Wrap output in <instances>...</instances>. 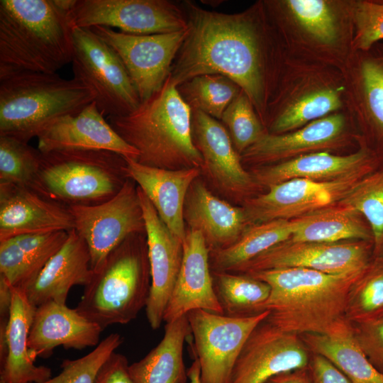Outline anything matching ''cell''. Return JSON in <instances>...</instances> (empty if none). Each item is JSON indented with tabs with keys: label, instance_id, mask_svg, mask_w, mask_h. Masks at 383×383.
Here are the masks:
<instances>
[{
	"label": "cell",
	"instance_id": "e0dca14e",
	"mask_svg": "<svg viewBox=\"0 0 383 383\" xmlns=\"http://www.w3.org/2000/svg\"><path fill=\"white\" fill-rule=\"evenodd\" d=\"M145 226L151 287L145 307L152 329H158L179 275L183 259V241L160 218L143 192L137 186Z\"/></svg>",
	"mask_w": 383,
	"mask_h": 383
},
{
	"label": "cell",
	"instance_id": "f546056e",
	"mask_svg": "<svg viewBox=\"0 0 383 383\" xmlns=\"http://www.w3.org/2000/svg\"><path fill=\"white\" fill-rule=\"evenodd\" d=\"M191 334L187 315L166 323L158 345L140 360L129 365L133 383H186L189 378L183 361V347Z\"/></svg>",
	"mask_w": 383,
	"mask_h": 383
},
{
	"label": "cell",
	"instance_id": "484cf974",
	"mask_svg": "<svg viewBox=\"0 0 383 383\" xmlns=\"http://www.w3.org/2000/svg\"><path fill=\"white\" fill-rule=\"evenodd\" d=\"M345 127L341 114H333L313 121L294 132L265 133L240 155L242 163L269 165L294 158L310 151L334 146L340 139Z\"/></svg>",
	"mask_w": 383,
	"mask_h": 383
},
{
	"label": "cell",
	"instance_id": "277c9868",
	"mask_svg": "<svg viewBox=\"0 0 383 383\" xmlns=\"http://www.w3.org/2000/svg\"><path fill=\"white\" fill-rule=\"evenodd\" d=\"M116 132L139 152L140 164L177 170L204 166L192 132V109L169 76L131 113L108 116Z\"/></svg>",
	"mask_w": 383,
	"mask_h": 383
},
{
	"label": "cell",
	"instance_id": "603a6c76",
	"mask_svg": "<svg viewBox=\"0 0 383 383\" xmlns=\"http://www.w3.org/2000/svg\"><path fill=\"white\" fill-rule=\"evenodd\" d=\"M102 331L75 308L48 301L35 308L28 335V347L36 357H49L58 346L76 350L96 346Z\"/></svg>",
	"mask_w": 383,
	"mask_h": 383
},
{
	"label": "cell",
	"instance_id": "7a4b0ae2",
	"mask_svg": "<svg viewBox=\"0 0 383 383\" xmlns=\"http://www.w3.org/2000/svg\"><path fill=\"white\" fill-rule=\"evenodd\" d=\"M74 0L0 1V79L53 74L72 62Z\"/></svg>",
	"mask_w": 383,
	"mask_h": 383
},
{
	"label": "cell",
	"instance_id": "d6986e66",
	"mask_svg": "<svg viewBox=\"0 0 383 383\" xmlns=\"http://www.w3.org/2000/svg\"><path fill=\"white\" fill-rule=\"evenodd\" d=\"M74 228L68 207L20 185L0 183V240Z\"/></svg>",
	"mask_w": 383,
	"mask_h": 383
},
{
	"label": "cell",
	"instance_id": "8992f818",
	"mask_svg": "<svg viewBox=\"0 0 383 383\" xmlns=\"http://www.w3.org/2000/svg\"><path fill=\"white\" fill-rule=\"evenodd\" d=\"M94 101L79 79L57 74L23 72L0 79V136L28 143L55 119Z\"/></svg>",
	"mask_w": 383,
	"mask_h": 383
},
{
	"label": "cell",
	"instance_id": "9a60e30c",
	"mask_svg": "<svg viewBox=\"0 0 383 383\" xmlns=\"http://www.w3.org/2000/svg\"><path fill=\"white\" fill-rule=\"evenodd\" d=\"M310 357L300 335L283 331L265 318L246 340L230 383H264L275 375L307 367Z\"/></svg>",
	"mask_w": 383,
	"mask_h": 383
},
{
	"label": "cell",
	"instance_id": "52a82bcc",
	"mask_svg": "<svg viewBox=\"0 0 383 383\" xmlns=\"http://www.w3.org/2000/svg\"><path fill=\"white\" fill-rule=\"evenodd\" d=\"M125 158L111 151L62 150L42 153L33 190L65 206H90L113 197L128 179Z\"/></svg>",
	"mask_w": 383,
	"mask_h": 383
},
{
	"label": "cell",
	"instance_id": "9c48e42d",
	"mask_svg": "<svg viewBox=\"0 0 383 383\" xmlns=\"http://www.w3.org/2000/svg\"><path fill=\"white\" fill-rule=\"evenodd\" d=\"M68 209L74 219V229L89 248L93 272L127 238L145 233L137 187L128 178L109 200L90 206H70Z\"/></svg>",
	"mask_w": 383,
	"mask_h": 383
},
{
	"label": "cell",
	"instance_id": "836d02e7",
	"mask_svg": "<svg viewBox=\"0 0 383 383\" xmlns=\"http://www.w3.org/2000/svg\"><path fill=\"white\" fill-rule=\"evenodd\" d=\"M177 89L192 109L199 110L218 121L242 91L233 80L219 74L196 76Z\"/></svg>",
	"mask_w": 383,
	"mask_h": 383
},
{
	"label": "cell",
	"instance_id": "bcb514c9",
	"mask_svg": "<svg viewBox=\"0 0 383 383\" xmlns=\"http://www.w3.org/2000/svg\"><path fill=\"white\" fill-rule=\"evenodd\" d=\"M128 366L126 357L114 352L101 367L94 383H133Z\"/></svg>",
	"mask_w": 383,
	"mask_h": 383
},
{
	"label": "cell",
	"instance_id": "cb8c5ba5",
	"mask_svg": "<svg viewBox=\"0 0 383 383\" xmlns=\"http://www.w3.org/2000/svg\"><path fill=\"white\" fill-rule=\"evenodd\" d=\"M183 216L189 230L201 233L209 251L233 244L249 226L243 207L216 197L199 178L187 192Z\"/></svg>",
	"mask_w": 383,
	"mask_h": 383
},
{
	"label": "cell",
	"instance_id": "3957f363",
	"mask_svg": "<svg viewBox=\"0 0 383 383\" xmlns=\"http://www.w3.org/2000/svg\"><path fill=\"white\" fill-rule=\"evenodd\" d=\"M365 270L329 274L303 267H285L249 273L270 287L264 309L266 320L280 330L296 334H324L345 317L348 292Z\"/></svg>",
	"mask_w": 383,
	"mask_h": 383
},
{
	"label": "cell",
	"instance_id": "30bf717a",
	"mask_svg": "<svg viewBox=\"0 0 383 383\" xmlns=\"http://www.w3.org/2000/svg\"><path fill=\"white\" fill-rule=\"evenodd\" d=\"M269 311L245 317L233 318L202 309L187 316L194 338V358L200 365L201 383H230L241 350L254 328Z\"/></svg>",
	"mask_w": 383,
	"mask_h": 383
},
{
	"label": "cell",
	"instance_id": "44dd1931",
	"mask_svg": "<svg viewBox=\"0 0 383 383\" xmlns=\"http://www.w3.org/2000/svg\"><path fill=\"white\" fill-rule=\"evenodd\" d=\"M35 310L24 291L11 288L7 326L0 331V383H40L51 378L50 368L36 366L28 347Z\"/></svg>",
	"mask_w": 383,
	"mask_h": 383
},
{
	"label": "cell",
	"instance_id": "d4e9b609",
	"mask_svg": "<svg viewBox=\"0 0 383 383\" xmlns=\"http://www.w3.org/2000/svg\"><path fill=\"white\" fill-rule=\"evenodd\" d=\"M93 273L89 248L73 228L68 232L62 248L25 292L35 308L48 301L66 304L71 288L76 285L85 287Z\"/></svg>",
	"mask_w": 383,
	"mask_h": 383
},
{
	"label": "cell",
	"instance_id": "f1b7e54d",
	"mask_svg": "<svg viewBox=\"0 0 383 383\" xmlns=\"http://www.w3.org/2000/svg\"><path fill=\"white\" fill-rule=\"evenodd\" d=\"M300 337L311 353L327 358L352 383H383V373L370 362L356 339L353 323L345 317L324 334Z\"/></svg>",
	"mask_w": 383,
	"mask_h": 383
},
{
	"label": "cell",
	"instance_id": "6da1fadb",
	"mask_svg": "<svg viewBox=\"0 0 383 383\" xmlns=\"http://www.w3.org/2000/svg\"><path fill=\"white\" fill-rule=\"evenodd\" d=\"M187 29L169 77L178 87L190 79L219 74L237 84L260 113L267 84L261 33L248 12L223 13L185 1Z\"/></svg>",
	"mask_w": 383,
	"mask_h": 383
},
{
	"label": "cell",
	"instance_id": "ffe728a7",
	"mask_svg": "<svg viewBox=\"0 0 383 383\" xmlns=\"http://www.w3.org/2000/svg\"><path fill=\"white\" fill-rule=\"evenodd\" d=\"M196 309L223 315L213 290L209 250L201 233L189 229L183 241L181 269L163 321L171 322Z\"/></svg>",
	"mask_w": 383,
	"mask_h": 383
},
{
	"label": "cell",
	"instance_id": "ab89813d",
	"mask_svg": "<svg viewBox=\"0 0 383 383\" xmlns=\"http://www.w3.org/2000/svg\"><path fill=\"white\" fill-rule=\"evenodd\" d=\"M123 341L118 333L109 334L88 354L75 360H65L57 375L40 383H94L102 365Z\"/></svg>",
	"mask_w": 383,
	"mask_h": 383
},
{
	"label": "cell",
	"instance_id": "4316f807",
	"mask_svg": "<svg viewBox=\"0 0 383 383\" xmlns=\"http://www.w3.org/2000/svg\"><path fill=\"white\" fill-rule=\"evenodd\" d=\"M368 155L363 150L347 155L313 152L258 167L251 173L260 187L268 188L293 179L315 182L335 181L368 172Z\"/></svg>",
	"mask_w": 383,
	"mask_h": 383
},
{
	"label": "cell",
	"instance_id": "60d3db41",
	"mask_svg": "<svg viewBox=\"0 0 383 383\" xmlns=\"http://www.w3.org/2000/svg\"><path fill=\"white\" fill-rule=\"evenodd\" d=\"M285 4L301 26L316 40L325 44L335 42V19L324 1L288 0Z\"/></svg>",
	"mask_w": 383,
	"mask_h": 383
},
{
	"label": "cell",
	"instance_id": "83f0119b",
	"mask_svg": "<svg viewBox=\"0 0 383 383\" xmlns=\"http://www.w3.org/2000/svg\"><path fill=\"white\" fill-rule=\"evenodd\" d=\"M68 232L24 234L0 240V280L26 292L64 245Z\"/></svg>",
	"mask_w": 383,
	"mask_h": 383
},
{
	"label": "cell",
	"instance_id": "4fadbf2b",
	"mask_svg": "<svg viewBox=\"0 0 383 383\" xmlns=\"http://www.w3.org/2000/svg\"><path fill=\"white\" fill-rule=\"evenodd\" d=\"M367 172L331 182L287 180L269 187L266 193L247 199L242 207L249 225L295 219L338 204Z\"/></svg>",
	"mask_w": 383,
	"mask_h": 383
},
{
	"label": "cell",
	"instance_id": "7dc6e473",
	"mask_svg": "<svg viewBox=\"0 0 383 383\" xmlns=\"http://www.w3.org/2000/svg\"><path fill=\"white\" fill-rule=\"evenodd\" d=\"M264 383H310L307 367L275 375Z\"/></svg>",
	"mask_w": 383,
	"mask_h": 383
},
{
	"label": "cell",
	"instance_id": "4dcf8cb0",
	"mask_svg": "<svg viewBox=\"0 0 383 383\" xmlns=\"http://www.w3.org/2000/svg\"><path fill=\"white\" fill-rule=\"evenodd\" d=\"M299 223L297 218L249 225L233 244L209 251L211 272H234L260 254L289 239Z\"/></svg>",
	"mask_w": 383,
	"mask_h": 383
},
{
	"label": "cell",
	"instance_id": "74e56055",
	"mask_svg": "<svg viewBox=\"0 0 383 383\" xmlns=\"http://www.w3.org/2000/svg\"><path fill=\"white\" fill-rule=\"evenodd\" d=\"M350 206L369 222L374 250H383V171L362 177L338 203Z\"/></svg>",
	"mask_w": 383,
	"mask_h": 383
},
{
	"label": "cell",
	"instance_id": "7c38bea8",
	"mask_svg": "<svg viewBox=\"0 0 383 383\" xmlns=\"http://www.w3.org/2000/svg\"><path fill=\"white\" fill-rule=\"evenodd\" d=\"M91 29L118 55L141 102L163 86L187 34V30L135 35L106 26H94Z\"/></svg>",
	"mask_w": 383,
	"mask_h": 383
},
{
	"label": "cell",
	"instance_id": "ee69618b",
	"mask_svg": "<svg viewBox=\"0 0 383 383\" xmlns=\"http://www.w3.org/2000/svg\"><path fill=\"white\" fill-rule=\"evenodd\" d=\"M362 78L370 112L383 127V69L374 62H364Z\"/></svg>",
	"mask_w": 383,
	"mask_h": 383
},
{
	"label": "cell",
	"instance_id": "ac0fdd59",
	"mask_svg": "<svg viewBox=\"0 0 383 383\" xmlns=\"http://www.w3.org/2000/svg\"><path fill=\"white\" fill-rule=\"evenodd\" d=\"M94 101L79 111L58 118L38 135V149L107 150L138 160V151L111 126Z\"/></svg>",
	"mask_w": 383,
	"mask_h": 383
},
{
	"label": "cell",
	"instance_id": "1f68e13d",
	"mask_svg": "<svg viewBox=\"0 0 383 383\" xmlns=\"http://www.w3.org/2000/svg\"><path fill=\"white\" fill-rule=\"evenodd\" d=\"M353 208L337 204L298 218L299 223L289 240L294 242L367 240L370 233Z\"/></svg>",
	"mask_w": 383,
	"mask_h": 383
},
{
	"label": "cell",
	"instance_id": "d590c367",
	"mask_svg": "<svg viewBox=\"0 0 383 383\" xmlns=\"http://www.w3.org/2000/svg\"><path fill=\"white\" fill-rule=\"evenodd\" d=\"M42 160V152L28 143L0 136V183L33 189Z\"/></svg>",
	"mask_w": 383,
	"mask_h": 383
},
{
	"label": "cell",
	"instance_id": "5b68a950",
	"mask_svg": "<svg viewBox=\"0 0 383 383\" xmlns=\"http://www.w3.org/2000/svg\"><path fill=\"white\" fill-rule=\"evenodd\" d=\"M150 287L146 235L133 234L94 272L75 309L102 330L127 324L146 307Z\"/></svg>",
	"mask_w": 383,
	"mask_h": 383
},
{
	"label": "cell",
	"instance_id": "8fae6325",
	"mask_svg": "<svg viewBox=\"0 0 383 383\" xmlns=\"http://www.w3.org/2000/svg\"><path fill=\"white\" fill-rule=\"evenodd\" d=\"M70 15L73 28L116 27L135 35L187 29L183 9L167 0H74Z\"/></svg>",
	"mask_w": 383,
	"mask_h": 383
},
{
	"label": "cell",
	"instance_id": "e575fe53",
	"mask_svg": "<svg viewBox=\"0 0 383 383\" xmlns=\"http://www.w3.org/2000/svg\"><path fill=\"white\" fill-rule=\"evenodd\" d=\"M383 316V262L369 264L352 285L348 295L345 318L360 323Z\"/></svg>",
	"mask_w": 383,
	"mask_h": 383
},
{
	"label": "cell",
	"instance_id": "8d00e7d4",
	"mask_svg": "<svg viewBox=\"0 0 383 383\" xmlns=\"http://www.w3.org/2000/svg\"><path fill=\"white\" fill-rule=\"evenodd\" d=\"M341 106L338 91L324 89L311 92L291 104L271 125L272 134H282L327 116Z\"/></svg>",
	"mask_w": 383,
	"mask_h": 383
},
{
	"label": "cell",
	"instance_id": "7bdbcfd3",
	"mask_svg": "<svg viewBox=\"0 0 383 383\" xmlns=\"http://www.w3.org/2000/svg\"><path fill=\"white\" fill-rule=\"evenodd\" d=\"M353 325L363 352L370 362L383 373V316Z\"/></svg>",
	"mask_w": 383,
	"mask_h": 383
},
{
	"label": "cell",
	"instance_id": "d6a6232c",
	"mask_svg": "<svg viewBox=\"0 0 383 383\" xmlns=\"http://www.w3.org/2000/svg\"><path fill=\"white\" fill-rule=\"evenodd\" d=\"M213 290L223 315L245 318L265 311L270 294L266 282L247 274L211 272Z\"/></svg>",
	"mask_w": 383,
	"mask_h": 383
},
{
	"label": "cell",
	"instance_id": "2e32d148",
	"mask_svg": "<svg viewBox=\"0 0 383 383\" xmlns=\"http://www.w3.org/2000/svg\"><path fill=\"white\" fill-rule=\"evenodd\" d=\"M194 143L202 156L201 172L226 196L242 201L252 197L260 187L251 172L246 171L231 137L218 120L192 109Z\"/></svg>",
	"mask_w": 383,
	"mask_h": 383
},
{
	"label": "cell",
	"instance_id": "ba28073f",
	"mask_svg": "<svg viewBox=\"0 0 383 383\" xmlns=\"http://www.w3.org/2000/svg\"><path fill=\"white\" fill-rule=\"evenodd\" d=\"M74 77L92 91L101 113L125 116L141 103L133 82L116 52L91 28H74Z\"/></svg>",
	"mask_w": 383,
	"mask_h": 383
},
{
	"label": "cell",
	"instance_id": "f35d334b",
	"mask_svg": "<svg viewBox=\"0 0 383 383\" xmlns=\"http://www.w3.org/2000/svg\"><path fill=\"white\" fill-rule=\"evenodd\" d=\"M221 121L240 155L265 133L252 102L243 91L226 109Z\"/></svg>",
	"mask_w": 383,
	"mask_h": 383
},
{
	"label": "cell",
	"instance_id": "5bb4252c",
	"mask_svg": "<svg viewBox=\"0 0 383 383\" xmlns=\"http://www.w3.org/2000/svg\"><path fill=\"white\" fill-rule=\"evenodd\" d=\"M368 248L365 240L328 243L294 242L288 239L260 254L233 273L303 267L329 274H351L367 267Z\"/></svg>",
	"mask_w": 383,
	"mask_h": 383
},
{
	"label": "cell",
	"instance_id": "c3c4849f",
	"mask_svg": "<svg viewBox=\"0 0 383 383\" xmlns=\"http://www.w3.org/2000/svg\"><path fill=\"white\" fill-rule=\"evenodd\" d=\"M200 365L199 360L194 358L191 367L187 370L189 383H201L200 379Z\"/></svg>",
	"mask_w": 383,
	"mask_h": 383
},
{
	"label": "cell",
	"instance_id": "f6af8a7d",
	"mask_svg": "<svg viewBox=\"0 0 383 383\" xmlns=\"http://www.w3.org/2000/svg\"><path fill=\"white\" fill-rule=\"evenodd\" d=\"M307 370L310 383H352L335 365L318 354L311 353Z\"/></svg>",
	"mask_w": 383,
	"mask_h": 383
},
{
	"label": "cell",
	"instance_id": "b9f144b4",
	"mask_svg": "<svg viewBox=\"0 0 383 383\" xmlns=\"http://www.w3.org/2000/svg\"><path fill=\"white\" fill-rule=\"evenodd\" d=\"M353 17L357 48L368 50L375 42L383 38V4L365 1L357 2Z\"/></svg>",
	"mask_w": 383,
	"mask_h": 383
},
{
	"label": "cell",
	"instance_id": "7402d4cb",
	"mask_svg": "<svg viewBox=\"0 0 383 383\" xmlns=\"http://www.w3.org/2000/svg\"><path fill=\"white\" fill-rule=\"evenodd\" d=\"M123 172L146 195L171 232L184 240L187 233L183 216L184 201L192 183L199 178L201 170L156 168L125 158Z\"/></svg>",
	"mask_w": 383,
	"mask_h": 383
}]
</instances>
